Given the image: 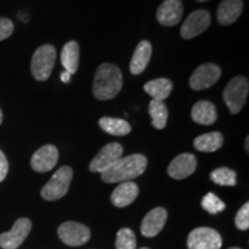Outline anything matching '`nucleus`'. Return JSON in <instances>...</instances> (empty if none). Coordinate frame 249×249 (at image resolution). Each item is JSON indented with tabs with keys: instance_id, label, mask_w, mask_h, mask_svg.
Wrapping results in <instances>:
<instances>
[{
	"instance_id": "nucleus-20",
	"label": "nucleus",
	"mask_w": 249,
	"mask_h": 249,
	"mask_svg": "<svg viewBox=\"0 0 249 249\" xmlns=\"http://www.w3.org/2000/svg\"><path fill=\"white\" fill-rule=\"evenodd\" d=\"M80 48L79 44L74 40H71L65 44L61 51V64L65 71L70 74H75L79 68Z\"/></svg>"
},
{
	"instance_id": "nucleus-14",
	"label": "nucleus",
	"mask_w": 249,
	"mask_h": 249,
	"mask_svg": "<svg viewBox=\"0 0 249 249\" xmlns=\"http://www.w3.org/2000/svg\"><path fill=\"white\" fill-rule=\"evenodd\" d=\"M183 7L181 0H165L158 7L157 20L161 26H177L181 20Z\"/></svg>"
},
{
	"instance_id": "nucleus-31",
	"label": "nucleus",
	"mask_w": 249,
	"mask_h": 249,
	"mask_svg": "<svg viewBox=\"0 0 249 249\" xmlns=\"http://www.w3.org/2000/svg\"><path fill=\"white\" fill-rule=\"evenodd\" d=\"M71 74L68 73V71H62L61 75H60V80L62 81L64 83H70L71 82Z\"/></svg>"
},
{
	"instance_id": "nucleus-4",
	"label": "nucleus",
	"mask_w": 249,
	"mask_h": 249,
	"mask_svg": "<svg viewBox=\"0 0 249 249\" xmlns=\"http://www.w3.org/2000/svg\"><path fill=\"white\" fill-rule=\"evenodd\" d=\"M249 90L248 80L244 76H236L230 81L224 89L223 97L226 107L232 114L239 113L245 107Z\"/></svg>"
},
{
	"instance_id": "nucleus-9",
	"label": "nucleus",
	"mask_w": 249,
	"mask_h": 249,
	"mask_svg": "<svg viewBox=\"0 0 249 249\" xmlns=\"http://www.w3.org/2000/svg\"><path fill=\"white\" fill-rule=\"evenodd\" d=\"M124 149L121 144L117 142L108 143L102 150L95 156L89 165V169L93 173H102L107 170L112 164L116 163L119 158L123 157Z\"/></svg>"
},
{
	"instance_id": "nucleus-21",
	"label": "nucleus",
	"mask_w": 249,
	"mask_h": 249,
	"mask_svg": "<svg viewBox=\"0 0 249 249\" xmlns=\"http://www.w3.org/2000/svg\"><path fill=\"white\" fill-rule=\"evenodd\" d=\"M143 89L145 90V92H147L148 95L151 96L152 99L163 102L165 98H167L171 95L173 89V85L169 79L160 77V79L149 81L148 83H145L144 88Z\"/></svg>"
},
{
	"instance_id": "nucleus-15",
	"label": "nucleus",
	"mask_w": 249,
	"mask_h": 249,
	"mask_svg": "<svg viewBox=\"0 0 249 249\" xmlns=\"http://www.w3.org/2000/svg\"><path fill=\"white\" fill-rule=\"evenodd\" d=\"M167 211L164 208H155L149 211L143 218L141 224V233L147 238H154L160 233L166 223Z\"/></svg>"
},
{
	"instance_id": "nucleus-35",
	"label": "nucleus",
	"mask_w": 249,
	"mask_h": 249,
	"mask_svg": "<svg viewBox=\"0 0 249 249\" xmlns=\"http://www.w3.org/2000/svg\"><path fill=\"white\" fill-rule=\"evenodd\" d=\"M229 249H241V248H238V247H231V248H229Z\"/></svg>"
},
{
	"instance_id": "nucleus-27",
	"label": "nucleus",
	"mask_w": 249,
	"mask_h": 249,
	"mask_svg": "<svg viewBox=\"0 0 249 249\" xmlns=\"http://www.w3.org/2000/svg\"><path fill=\"white\" fill-rule=\"evenodd\" d=\"M201 204L202 208L211 214L218 213L225 209V203H224L217 195H214L213 193H208V194L202 198Z\"/></svg>"
},
{
	"instance_id": "nucleus-2",
	"label": "nucleus",
	"mask_w": 249,
	"mask_h": 249,
	"mask_svg": "<svg viewBox=\"0 0 249 249\" xmlns=\"http://www.w3.org/2000/svg\"><path fill=\"white\" fill-rule=\"evenodd\" d=\"M123 88V74L113 64H103L98 67L93 80V95L99 101L114 98Z\"/></svg>"
},
{
	"instance_id": "nucleus-16",
	"label": "nucleus",
	"mask_w": 249,
	"mask_h": 249,
	"mask_svg": "<svg viewBox=\"0 0 249 249\" xmlns=\"http://www.w3.org/2000/svg\"><path fill=\"white\" fill-rule=\"evenodd\" d=\"M244 9L242 0H223L217 9V20L222 26H230L238 20Z\"/></svg>"
},
{
	"instance_id": "nucleus-33",
	"label": "nucleus",
	"mask_w": 249,
	"mask_h": 249,
	"mask_svg": "<svg viewBox=\"0 0 249 249\" xmlns=\"http://www.w3.org/2000/svg\"><path fill=\"white\" fill-rule=\"evenodd\" d=\"M1 123H2V112L0 110V124H1Z\"/></svg>"
},
{
	"instance_id": "nucleus-12",
	"label": "nucleus",
	"mask_w": 249,
	"mask_h": 249,
	"mask_svg": "<svg viewBox=\"0 0 249 249\" xmlns=\"http://www.w3.org/2000/svg\"><path fill=\"white\" fill-rule=\"evenodd\" d=\"M59 152L58 149L52 144L44 145L39 148L33 155L30 160V165L34 171L39 173H45L51 171L58 163Z\"/></svg>"
},
{
	"instance_id": "nucleus-26",
	"label": "nucleus",
	"mask_w": 249,
	"mask_h": 249,
	"mask_svg": "<svg viewBox=\"0 0 249 249\" xmlns=\"http://www.w3.org/2000/svg\"><path fill=\"white\" fill-rule=\"evenodd\" d=\"M116 249H136V238L132 230L124 227L118 231Z\"/></svg>"
},
{
	"instance_id": "nucleus-17",
	"label": "nucleus",
	"mask_w": 249,
	"mask_h": 249,
	"mask_svg": "<svg viewBox=\"0 0 249 249\" xmlns=\"http://www.w3.org/2000/svg\"><path fill=\"white\" fill-rule=\"evenodd\" d=\"M139 187L135 182H121L111 195V201L114 207L124 208L132 204L139 195Z\"/></svg>"
},
{
	"instance_id": "nucleus-11",
	"label": "nucleus",
	"mask_w": 249,
	"mask_h": 249,
	"mask_svg": "<svg viewBox=\"0 0 249 249\" xmlns=\"http://www.w3.org/2000/svg\"><path fill=\"white\" fill-rule=\"evenodd\" d=\"M210 21L211 18L209 12L204 11V9H197V11L193 12L186 18L181 29H180L181 37L185 39H191L198 36L209 28Z\"/></svg>"
},
{
	"instance_id": "nucleus-8",
	"label": "nucleus",
	"mask_w": 249,
	"mask_h": 249,
	"mask_svg": "<svg viewBox=\"0 0 249 249\" xmlns=\"http://www.w3.org/2000/svg\"><path fill=\"white\" fill-rule=\"evenodd\" d=\"M31 231V222L28 218H18L9 232L0 234V247L17 249L23 244Z\"/></svg>"
},
{
	"instance_id": "nucleus-36",
	"label": "nucleus",
	"mask_w": 249,
	"mask_h": 249,
	"mask_svg": "<svg viewBox=\"0 0 249 249\" xmlns=\"http://www.w3.org/2000/svg\"><path fill=\"white\" fill-rule=\"evenodd\" d=\"M141 249H149V248H147V247H143V248H141Z\"/></svg>"
},
{
	"instance_id": "nucleus-34",
	"label": "nucleus",
	"mask_w": 249,
	"mask_h": 249,
	"mask_svg": "<svg viewBox=\"0 0 249 249\" xmlns=\"http://www.w3.org/2000/svg\"><path fill=\"white\" fill-rule=\"evenodd\" d=\"M196 1H198V2H204V1H208V0H196Z\"/></svg>"
},
{
	"instance_id": "nucleus-3",
	"label": "nucleus",
	"mask_w": 249,
	"mask_h": 249,
	"mask_svg": "<svg viewBox=\"0 0 249 249\" xmlns=\"http://www.w3.org/2000/svg\"><path fill=\"white\" fill-rule=\"evenodd\" d=\"M57 51L53 45L45 44L36 50L31 58V74L37 81H46L54 67Z\"/></svg>"
},
{
	"instance_id": "nucleus-10",
	"label": "nucleus",
	"mask_w": 249,
	"mask_h": 249,
	"mask_svg": "<svg viewBox=\"0 0 249 249\" xmlns=\"http://www.w3.org/2000/svg\"><path fill=\"white\" fill-rule=\"evenodd\" d=\"M222 75L220 68L214 64L201 65L194 71L189 77V86L194 90H203L210 88L219 80Z\"/></svg>"
},
{
	"instance_id": "nucleus-25",
	"label": "nucleus",
	"mask_w": 249,
	"mask_h": 249,
	"mask_svg": "<svg viewBox=\"0 0 249 249\" xmlns=\"http://www.w3.org/2000/svg\"><path fill=\"white\" fill-rule=\"evenodd\" d=\"M211 181L219 186H235L236 185V173L227 167H219L213 170L210 174Z\"/></svg>"
},
{
	"instance_id": "nucleus-13",
	"label": "nucleus",
	"mask_w": 249,
	"mask_h": 249,
	"mask_svg": "<svg viewBox=\"0 0 249 249\" xmlns=\"http://www.w3.org/2000/svg\"><path fill=\"white\" fill-rule=\"evenodd\" d=\"M196 166H197V160H196L194 155L181 154L177 156L171 161L169 169H167V173H169L171 178L176 180H182L192 176L195 172Z\"/></svg>"
},
{
	"instance_id": "nucleus-28",
	"label": "nucleus",
	"mask_w": 249,
	"mask_h": 249,
	"mask_svg": "<svg viewBox=\"0 0 249 249\" xmlns=\"http://www.w3.org/2000/svg\"><path fill=\"white\" fill-rule=\"evenodd\" d=\"M235 226L241 231H246L249 229V203H245L241 209L236 213L234 219Z\"/></svg>"
},
{
	"instance_id": "nucleus-30",
	"label": "nucleus",
	"mask_w": 249,
	"mask_h": 249,
	"mask_svg": "<svg viewBox=\"0 0 249 249\" xmlns=\"http://www.w3.org/2000/svg\"><path fill=\"white\" fill-rule=\"evenodd\" d=\"M8 173V161L4 152L0 150V182L4 181Z\"/></svg>"
},
{
	"instance_id": "nucleus-18",
	"label": "nucleus",
	"mask_w": 249,
	"mask_h": 249,
	"mask_svg": "<svg viewBox=\"0 0 249 249\" xmlns=\"http://www.w3.org/2000/svg\"><path fill=\"white\" fill-rule=\"evenodd\" d=\"M152 53L151 44L148 40H142L136 46L135 51L130 61V71L134 75H139L144 71L147 68L149 61H150Z\"/></svg>"
},
{
	"instance_id": "nucleus-24",
	"label": "nucleus",
	"mask_w": 249,
	"mask_h": 249,
	"mask_svg": "<svg viewBox=\"0 0 249 249\" xmlns=\"http://www.w3.org/2000/svg\"><path fill=\"white\" fill-rule=\"evenodd\" d=\"M149 113L151 117L152 126L157 129H164L167 124V117H169V111L164 102L152 99L149 104Z\"/></svg>"
},
{
	"instance_id": "nucleus-1",
	"label": "nucleus",
	"mask_w": 249,
	"mask_h": 249,
	"mask_svg": "<svg viewBox=\"0 0 249 249\" xmlns=\"http://www.w3.org/2000/svg\"><path fill=\"white\" fill-rule=\"evenodd\" d=\"M147 165L148 160L143 155L135 154L121 157L101 173L102 179L107 183L130 181L143 174Z\"/></svg>"
},
{
	"instance_id": "nucleus-19",
	"label": "nucleus",
	"mask_w": 249,
	"mask_h": 249,
	"mask_svg": "<svg viewBox=\"0 0 249 249\" xmlns=\"http://www.w3.org/2000/svg\"><path fill=\"white\" fill-rule=\"evenodd\" d=\"M192 118L196 124H213L217 120L216 107L209 101L197 102L192 108Z\"/></svg>"
},
{
	"instance_id": "nucleus-22",
	"label": "nucleus",
	"mask_w": 249,
	"mask_h": 249,
	"mask_svg": "<svg viewBox=\"0 0 249 249\" xmlns=\"http://www.w3.org/2000/svg\"><path fill=\"white\" fill-rule=\"evenodd\" d=\"M224 138L220 133L211 132L197 136L194 141V147L196 150L202 152H213L222 148Z\"/></svg>"
},
{
	"instance_id": "nucleus-6",
	"label": "nucleus",
	"mask_w": 249,
	"mask_h": 249,
	"mask_svg": "<svg viewBox=\"0 0 249 249\" xmlns=\"http://www.w3.org/2000/svg\"><path fill=\"white\" fill-rule=\"evenodd\" d=\"M222 236L210 227H197L189 233L187 239L188 249H220Z\"/></svg>"
},
{
	"instance_id": "nucleus-32",
	"label": "nucleus",
	"mask_w": 249,
	"mask_h": 249,
	"mask_svg": "<svg viewBox=\"0 0 249 249\" xmlns=\"http://www.w3.org/2000/svg\"><path fill=\"white\" fill-rule=\"evenodd\" d=\"M248 140H249V138L246 139V150L247 151H248Z\"/></svg>"
},
{
	"instance_id": "nucleus-23",
	"label": "nucleus",
	"mask_w": 249,
	"mask_h": 249,
	"mask_svg": "<svg viewBox=\"0 0 249 249\" xmlns=\"http://www.w3.org/2000/svg\"><path fill=\"white\" fill-rule=\"evenodd\" d=\"M99 126L101 128L110 135L114 136H124L130 133L132 127L124 119H117V118L103 117L99 119Z\"/></svg>"
},
{
	"instance_id": "nucleus-7",
	"label": "nucleus",
	"mask_w": 249,
	"mask_h": 249,
	"mask_svg": "<svg viewBox=\"0 0 249 249\" xmlns=\"http://www.w3.org/2000/svg\"><path fill=\"white\" fill-rule=\"evenodd\" d=\"M58 235L65 245L79 247L90 240V230L83 224L66 222L59 226Z\"/></svg>"
},
{
	"instance_id": "nucleus-29",
	"label": "nucleus",
	"mask_w": 249,
	"mask_h": 249,
	"mask_svg": "<svg viewBox=\"0 0 249 249\" xmlns=\"http://www.w3.org/2000/svg\"><path fill=\"white\" fill-rule=\"evenodd\" d=\"M14 24L6 18H0V40L8 38L13 34Z\"/></svg>"
},
{
	"instance_id": "nucleus-5",
	"label": "nucleus",
	"mask_w": 249,
	"mask_h": 249,
	"mask_svg": "<svg viewBox=\"0 0 249 249\" xmlns=\"http://www.w3.org/2000/svg\"><path fill=\"white\" fill-rule=\"evenodd\" d=\"M71 178H73V170L70 166H62L55 172L48 183L40 191V195L46 201L60 200L67 194L70 189Z\"/></svg>"
}]
</instances>
